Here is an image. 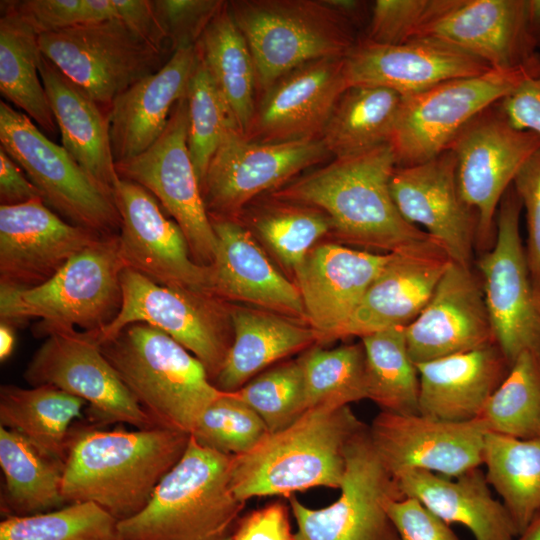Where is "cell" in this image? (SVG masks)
<instances>
[{"label":"cell","instance_id":"1","mask_svg":"<svg viewBox=\"0 0 540 540\" xmlns=\"http://www.w3.org/2000/svg\"><path fill=\"white\" fill-rule=\"evenodd\" d=\"M396 167L391 146L382 145L334 158L268 194L324 212L340 243L394 253L432 240L395 205L390 181Z\"/></svg>","mask_w":540,"mask_h":540},{"label":"cell","instance_id":"2","mask_svg":"<svg viewBox=\"0 0 540 540\" xmlns=\"http://www.w3.org/2000/svg\"><path fill=\"white\" fill-rule=\"evenodd\" d=\"M190 434L155 426L136 431L72 427L62 480L67 504L92 502L119 521L140 512L178 463Z\"/></svg>","mask_w":540,"mask_h":540},{"label":"cell","instance_id":"3","mask_svg":"<svg viewBox=\"0 0 540 540\" xmlns=\"http://www.w3.org/2000/svg\"><path fill=\"white\" fill-rule=\"evenodd\" d=\"M364 425L349 406L307 410L290 426L268 433L249 452L232 456L235 496L245 503L314 487L339 489L348 443Z\"/></svg>","mask_w":540,"mask_h":540},{"label":"cell","instance_id":"4","mask_svg":"<svg viewBox=\"0 0 540 540\" xmlns=\"http://www.w3.org/2000/svg\"><path fill=\"white\" fill-rule=\"evenodd\" d=\"M231 461L190 435L145 507L118 522V540H231L245 505L231 487Z\"/></svg>","mask_w":540,"mask_h":540},{"label":"cell","instance_id":"5","mask_svg":"<svg viewBox=\"0 0 540 540\" xmlns=\"http://www.w3.org/2000/svg\"><path fill=\"white\" fill-rule=\"evenodd\" d=\"M99 345L158 426L191 435L202 413L223 392L211 381L200 360L148 324H130Z\"/></svg>","mask_w":540,"mask_h":540},{"label":"cell","instance_id":"6","mask_svg":"<svg viewBox=\"0 0 540 540\" xmlns=\"http://www.w3.org/2000/svg\"><path fill=\"white\" fill-rule=\"evenodd\" d=\"M124 269L118 235L102 237L39 286L0 284L1 322L13 326L38 318L33 329L37 337L75 327L98 333L120 310Z\"/></svg>","mask_w":540,"mask_h":540},{"label":"cell","instance_id":"7","mask_svg":"<svg viewBox=\"0 0 540 540\" xmlns=\"http://www.w3.org/2000/svg\"><path fill=\"white\" fill-rule=\"evenodd\" d=\"M228 5L252 53L258 91L307 62L345 57L359 40L356 27L325 0H234Z\"/></svg>","mask_w":540,"mask_h":540},{"label":"cell","instance_id":"8","mask_svg":"<svg viewBox=\"0 0 540 540\" xmlns=\"http://www.w3.org/2000/svg\"><path fill=\"white\" fill-rule=\"evenodd\" d=\"M120 281V310L111 323L93 333L98 343L130 324H148L191 352L214 382L233 341L231 304L209 292L158 284L128 268Z\"/></svg>","mask_w":540,"mask_h":540},{"label":"cell","instance_id":"9","mask_svg":"<svg viewBox=\"0 0 540 540\" xmlns=\"http://www.w3.org/2000/svg\"><path fill=\"white\" fill-rule=\"evenodd\" d=\"M0 144L41 192L44 203L60 217L101 236L119 234L121 218L114 198L63 146L47 138L26 114L3 100Z\"/></svg>","mask_w":540,"mask_h":540},{"label":"cell","instance_id":"10","mask_svg":"<svg viewBox=\"0 0 540 540\" xmlns=\"http://www.w3.org/2000/svg\"><path fill=\"white\" fill-rule=\"evenodd\" d=\"M40 50L104 108L165 63L163 51L119 19L77 25L38 36Z\"/></svg>","mask_w":540,"mask_h":540},{"label":"cell","instance_id":"11","mask_svg":"<svg viewBox=\"0 0 540 540\" xmlns=\"http://www.w3.org/2000/svg\"><path fill=\"white\" fill-rule=\"evenodd\" d=\"M529 75L535 74L491 69L403 96L389 144L397 167L416 165L447 151L474 117L501 101Z\"/></svg>","mask_w":540,"mask_h":540},{"label":"cell","instance_id":"12","mask_svg":"<svg viewBox=\"0 0 540 540\" xmlns=\"http://www.w3.org/2000/svg\"><path fill=\"white\" fill-rule=\"evenodd\" d=\"M539 149L540 136L513 127L497 103L474 117L450 144L461 196L478 217L476 247L484 252L494 244L503 196Z\"/></svg>","mask_w":540,"mask_h":540},{"label":"cell","instance_id":"13","mask_svg":"<svg viewBox=\"0 0 540 540\" xmlns=\"http://www.w3.org/2000/svg\"><path fill=\"white\" fill-rule=\"evenodd\" d=\"M339 489L336 501L318 509L289 496L295 540H400L385 505L404 495L378 456L366 424L348 443Z\"/></svg>","mask_w":540,"mask_h":540},{"label":"cell","instance_id":"14","mask_svg":"<svg viewBox=\"0 0 540 540\" xmlns=\"http://www.w3.org/2000/svg\"><path fill=\"white\" fill-rule=\"evenodd\" d=\"M521 211L511 186L497 211L494 244L477 261L495 343L510 367L524 352L540 357V306L520 234Z\"/></svg>","mask_w":540,"mask_h":540},{"label":"cell","instance_id":"15","mask_svg":"<svg viewBox=\"0 0 540 540\" xmlns=\"http://www.w3.org/2000/svg\"><path fill=\"white\" fill-rule=\"evenodd\" d=\"M329 157L320 138L257 143L232 128L213 155L201 187L207 213L210 219L238 220L260 195L283 187Z\"/></svg>","mask_w":540,"mask_h":540},{"label":"cell","instance_id":"16","mask_svg":"<svg viewBox=\"0 0 540 540\" xmlns=\"http://www.w3.org/2000/svg\"><path fill=\"white\" fill-rule=\"evenodd\" d=\"M187 98L180 99L159 138L141 154L115 163L118 176L147 189L173 217L193 259L212 265L217 238L202 196L188 144Z\"/></svg>","mask_w":540,"mask_h":540},{"label":"cell","instance_id":"17","mask_svg":"<svg viewBox=\"0 0 540 540\" xmlns=\"http://www.w3.org/2000/svg\"><path fill=\"white\" fill-rule=\"evenodd\" d=\"M24 372L32 386L52 385L87 402L100 422L156 425L122 382L90 332L51 331Z\"/></svg>","mask_w":540,"mask_h":540},{"label":"cell","instance_id":"18","mask_svg":"<svg viewBox=\"0 0 540 540\" xmlns=\"http://www.w3.org/2000/svg\"><path fill=\"white\" fill-rule=\"evenodd\" d=\"M114 202L121 218L119 253L125 268L164 286L213 294L211 265L193 259L181 228L165 217L147 189L119 177Z\"/></svg>","mask_w":540,"mask_h":540},{"label":"cell","instance_id":"19","mask_svg":"<svg viewBox=\"0 0 540 540\" xmlns=\"http://www.w3.org/2000/svg\"><path fill=\"white\" fill-rule=\"evenodd\" d=\"M369 433L392 476L415 469L455 478L483 465L487 430L479 419L455 422L381 411Z\"/></svg>","mask_w":540,"mask_h":540},{"label":"cell","instance_id":"20","mask_svg":"<svg viewBox=\"0 0 540 540\" xmlns=\"http://www.w3.org/2000/svg\"><path fill=\"white\" fill-rule=\"evenodd\" d=\"M390 190L407 222L423 226L451 261L471 267L478 217L461 196L450 150L416 165L396 167Z\"/></svg>","mask_w":540,"mask_h":540},{"label":"cell","instance_id":"21","mask_svg":"<svg viewBox=\"0 0 540 540\" xmlns=\"http://www.w3.org/2000/svg\"><path fill=\"white\" fill-rule=\"evenodd\" d=\"M344 65L345 57L323 58L283 75L257 100L245 138L257 143L320 138L348 88Z\"/></svg>","mask_w":540,"mask_h":540},{"label":"cell","instance_id":"22","mask_svg":"<svg viewBox=\"0 0 540 540\" xmlns=\"http://www.w3.org/2000/svg\"><path fill=\"white\" fill-rule=\"evenodd\" d=\"M102 237L67 222L42 199L0 206V284L39 286Z\"/></svg>","mask_w":540,"mask_h":540},{"label":"cell","instance_id":"23","mask_svg":"<svg viewBox=\"0 0 540 540\" xmlns=\"http://www.w3.org/2000/svg\"><path fill=\"white\" fill-rule=\"evenodd\" d=\"M405 337L415 364L495 343L482 281L471 267L451 261Z\"/></svg>","mask_w":540,"mask_h":540},{"label":"cell","instance_id":"24","mask_svg":"<svg viewBox=\"0 0 540 540\" xmlns=\"http://www.w3.org/2000/svg\"><path fill=\"white\" fill-rule=\"evenodd\" d=\"M389 258L390 253L376 254L338 243L318 244L309 251L293 273L317 343L340 338Z\"/></svg>","mask_w":540,"mask_h":540},{"label":"cell","instance_id":"25","mask_svg":"<svg viewBox=\"0 0 540 540\" xmlns=\"http://www.w3.org/2000/svg\"><path fill=\"white\" fill-rule=\"evenodd\" d=\"M350 86H377L402 96L441 82L481 75L492 68L479 58L434 36L397 45H381L359 38L345 56Z\"/></svg>","mask_w":540,"mask_h":540},{"label":"cell","instance_id":"26","mask_svg":"<svg viewBox=\"0 0 540 540\" xmlns=\"http://www.w3.org/2000/svg\"><path fill=\"white\" fill-rule=\"evenodd\" d=\"M427 35L462 49L492 69L540 71V50L528 28L525 0H451Z\"/></svg>","mask_w":540,"mask_h":540},{"label":"cell","instance_id":"27","mask_svg":"<svg viewBox=\"0 0 540 540\" xmlns=\"http://www.w3.org/2000/svg\"><path fill=\"white\" fill-rule=\"evenodd\" d=\"M450 263L448 254L433 239L390 253L339 339L361 338L410 324L430 300Z\"/></svg>","mask_w":540,"mask_h":540},{"label":"cell","instance_id":"28","mask_svg":"<svg viewBox=\"0 0 540 540\" xmlns=\"http://www.w3.org/2000/svg\"><path fill=\"white\" fill-rule=\"evenodd\" d=\"M210 220L217 238L213 294L308 324L298 287L274 267L251 231L239 220Z\"/></svg>","mask_w":540,"mask_h":540},{"label":"cell","instance_id":"29","mask_svg":"<svg viewBox=\"0 0 540 540\" xmlns=\"http://www.w3.org/2000/svg\"><path fill=\"white\" fill-rule=\"evenodd\" d=\"M196 60L195 45L179 47L158 71L113 100L109 125L115 163L141 154L159 138L173 108L187 94Z\"/></svg>","mask_w":540,"mask_h":540},{"label":"cell","instance_id":"30","mask_svg":"<svg viewBox=\"0 0 540 540\" xmlns=\"http://www.w3.org/2000/svg\"><path fill=\"white\" fill-rule=\"evenodd\" d=\"M416 366L419 413L455 422L477 419L510 370L496 343Z\"/></svg>","mask_w":540,"mask_h":540},{"label":"cell","instance_id":"31","mask_svg":"<svg viewBox=\"0 0 540 540\" xmlns=\"http://www.w3.org/2000/svg\"><path fill=\"white\" fill-rule=\"evenodd\" d=\"M40 77L61 133L62 146L109 195L119 180L112 152L109 110L42 54Z\"/></svg>","mask_w":540,"mask_h":540},{"label":"cell","instance_id":"32","mask_svg":"<svg viewBox=\"0 0 540 540\" xmlns=\"http://www.w3.org/2000/svg\"><path fill=\"white\" fill-rule=\"evenodd\" d=\"M393 477L404 496L417 499L448 525L464 526L475 540H514L518 535L480 467L455 478L415 469Z\"/></svg>","mask_w":540,"mask_h":540},{"label":"cell","instance_id":"33","mask_svg":"<svg viewBox=\"0 0 540 540\" xmlns=\"http://www.w3.org/2000/svg\"><path fill=\"white\" fill-rule=\"evenodd\" d=\"M233 341L213 382L234 392L274 362L317 343L306 323L264 309L231 304Z\"/></svg>","mask_w":540,"mask_h":540},{"label":"cell","instance_id":"34","mask_svg":"<svg viewBox=\"0 0 540 540\" xmlns=\"http://www.w3.org/2000/svg\"><path fill=\"white\" fill-rule=\"evenodd\" d=\"M238 130L244 135L255 112L257 73L252 53L225 1L195 45Z\"/></svg>","mask_w":540,"mask_h":540},{"label":"cell","instance_id":"35","mask_svg":"<svg viewBox=\"0 0 540 540\" xmlns=\"http://www.w3.org/2000/svg\"><path fill=\"white\" fill-rule=\"evenodd\" d=\"M87 402L52 385L0 388V426L25 437L41 453L65 463L71 425Z\"/></svg>","mask_w":540,"mask_h":540},{"label":"cell","instance_id":"36","mask_svg":"<svg viewBox=\"0 0 540 540\" xmlns=\"http://www.w3.org/2000/svg\"><path fill=\"white\" fill-rule=\"evenodd\" d=\"M64 465L63 461L41 453L20 433L0 426L4 518L48 512L67 505L62 494Z\"/></svg>","mask_w":540,"mask_h":540},{"label":"cell","instance_id":"37","mask_svg":"<svg viewBox=\"0 0 540 540\" xmlns=\"http://www.w3.org/2000/svg\"><path fill=\"white\" fill-rule=\"evenodd\" d=\"M402 98L384 87H348L334 106L321 141L334 158L390 144Z\"/></svg>","mask_w":540,"mask_h":540},{"label":"cell","instance_id":"38","mask_svg":"<svg viewBox=\"0 0 540 540\" xmlns=\"http://www.w3.org/2000/svg\"><path fill=\"white\" fill-rule=\"evenodd\" d=\"M38 34L19 16L1 8L0 18V92L24 111L46 133L56 135L53 115L39 66L42 52Z\"/></svg>","mask_w":540,"mask_h":540},{"label":"cell","instance_id":"39","mask_svg":"<svg viewBox=\"0 0 540 540\" xmlns=\"http://www.w3.org/2000/svg\"><path fill=\"white\" fill-rule=\"evenodd\" d=\"M483 464L487 482L501 497L519 535L540 512V438L487 432Z\"/></svg>","mask_w":540,"mask_h":540},{"label":"cell","instance_id":"40","mask_svg":"<svg viewBox=\"0 0 540 540\" xmlns=\"http://www.w3.org/2000/svg\"><path fill=\"white\" fill-rule=\"evenodd\" d=\"M406 326L361 337L365 352L367 399L383 412L419 413L420 381L406 343Z\"/></svg>","mask_w":540,"mask_h":540},{"label":"cell","instance_id":"41","mask_svg":"<svg viewBox=\"0 0 540 540\" xmlns=\"http://www.w3.org/2000/svg\"><path fill=\"white\" fill-rule=\"evenodd\" d=\"M247 220L256 235L292 272L324 236L331 235V222L318 208L266 194L255 199L238 220Z\"/></svg>","mask_w":540,"mask_h":540},{"label":"cell","instance_id":"42","mask_svg":"<svg viewBox=\"0 0 540 540\" xmlns=\"http://www.w3.org/2000/svg\"><path fill=\"white\" fill-rule=\"evenodd\" d=\"M477 419L487 432L540 438V357L532 352L518 356Z\"/></svg>","mask_w":540,"mask_h":540},{"label":"cell","instance_id":"43","mask_svg":"<svg viewBox=\"0 0 540 540\" xmlns=\"http://www.w3.org/2000/svg\"><path fill=\"white\" fill-rule=\"evenodd\" d=\"M298 359L304 374L307 410L349 406L367 399L362 343L333 349L314 347Z\"/></svg>","mask_w":540,"mask_h":540},{"label":"cell","instance_id":"44","mask_svg":"<svg viewBox=\"0 0 540 540\" xmlns=\"http://www.w3.org/2000/svg\"><path fill=\"white\" fill-rule=\"evenodd\" d=\"M118 520L92 502L0 522V540H118Z\"/></svg>","mask_w":540,"mask_h":540},{"label":"cell","instance_id":"45","mask_svg":"<svg viewBox=\"0 0 540 540\" xmlns=\"http://www.w3.org/2000/svg\"><path fill=\"white\" fill-rule=\"evenodd\" d=\"M186 98L188 105V150L202 187L213 155L228 131L237 128V126L198 53Z\"/></svg>","mask_w":540,"mask_h":540},{"label":"cell","instance_id":"46","mask_svg":"<svg viewBox=\"0 0 540 540\" xmlns=\"http://www.w3.org/2000/svg\"><path fill=\"white\" fill-rule=\"evenodd\" d=\"M234 392L259 415L269 433L290 426L307 411L299 359L259 374Z\"/></svg>","mask_w":540,"mask_h":540},{"label":"cell","instance_id":"47","mask_svg":"<svg viewBox=\"0 0 540 540\" xmlns=\"http://www.w3.org/2000/svg\"><path fill=\"white\" fill-rule=\"evenodd\" d=\"M269 430L235 392H222L202 413L191 437L201 446L239 456L252 450Z\"/></svg>","mask_w":540,"mask_h":540},{"label":"cell","instance_id":"48","mask_svg":"<svg viewBox=\"0 0 540 540\" xmlns=\"http://www.w3.org/2000/svg\"><path fill=\"white\" fill-rule=\"evenodd\" d=\"M451 0H377L373 3L365 36L381 45H397L425 36Z\"/></svg>","mask_w":540,"mask_h":540},{"label":"cell","instance_id":"49","mask_svg":"<svg viewBox=\"0 0 540 540\" xmlns=\"http://www.w3.org/2000/svg\"><path fill=\"white\" fill-rule=\"evenodd\" d=\"M38 34L77 25L117 19L116 0H21L1 1Z\"/></svg>","mask_w":540,"mask_h":540},{"label":"cell","instance_id":"50","mask_svg":"<svg viewBox=\"0 0 540 540\" xmlns=\"http://www.w3.org/2000/svg\"><path fill=\"white\" fill-rule=\"evenodd\" d=\"M220 0H152L156 20L174 52L194 46L222 8Z\"/></svg>","mask_w":540,"mask_h":540},{"label":"cell","instance_id":"51","mask_svg":"<svg viewBox=\"0 0 540 540\" xmlns=\"http://www.w3.org/2000/svg\"><path fill=\"white\" fill-rule=\"evenodd\" d=\"M512 186L525 210V255L535 297L540 306V149L520 169Z\"/></svg>","mask_w":540,"mask_h":540},{"label":"cell","instance_id":"52","mask_svg":"<svg viewBox=\"0 0 540 540\" xmlns=\"http://www.w3.org/2000/svg\"><path fill=\"white\" fill-rule=\"evenodd\" d=\"M385 507L400 540H460L450 525L413 497L390 498Z\"/></svg>","mask_w":540,"mask_h":540},{"label":"cell","instance_id":"53","mask_svg":"<svg viewBox=\"0 0 540 540\" xmlns=\"http://www.w3.org/2000/svg\"><path fill=\"white\" fill-rule=\"evenodd\" d=\"M232 540H295L287 506L274 502L252 511L238 522Z\"/></svg>","mask_w":540,"mask_h":540},{"label":"cell","instance_id":"54","mask_svg":"<svg viewBox=\"0 0 540 540\" xmlns=\"http://www.w3.org/2000/svg\"><path fill=\"white\" fill-rule=\"evenodd\" d=\"M497 104L513 127L540 136V71L525 77Z\"/></svg>","mask_w":540,"mask_h":540},{"label":"cell","instance_id":"55","mask_svg":"<svg viewBox=\"0 0 540 540\" xmlns=\"http://www.w3.org/2000/svg\"><path fill=\"white\" fill-rule=\"evenodd\" d=\"M42 199L38 188L28 179L22 168L0 147V203L15 206Z\"/></svg>","mask_w":540,"mask_h":540},{"label":"cell","instance_id":"56","mask_svg":"<svg viewBox=\"0 0 540 540\" xmlns=\"http://www.w3.org/2000/svg\"><path fill=\"white\" fill-rule=\"evenodd\" d=\"M326 3L350 21L355 27L365 16L366 2L356 0H325Z\"/></svg>","mask_w":540,"mask_h":540},{"label":"cell","instance_id":"57","mask_svg":"<svg viewBox=\"0 0 540 540\" xmlns=\"http://www.w3.org/2000/svg\"><path fill=\"white\" fill-rule=\"evenodd\" d=\"M528 28L540 50V0H525Z\"/></svg>","mask_w":540,"mask_h":540},{"label":"cell","instance_id":"58","mask_svg":"<svg viewBox=\"0 0 540 540\" xmlns=\"http://www.w3.org/2000/svg\"><path fill=\"white\" fill-rule=\"evenodd\" d=\"M15 343L13 326L8 323L0 324V360L5 361L12 353Z\"/></svg>","mask_w":540,"mask_h":540},{"label":"cell","instance_id":"59","mask_svg":"<svg viewBox=\"0 0 540 540\" xmlns=\"http://www.w3.org/2000/svg\"><path fill=\"white\" fill-rule=\"evenodd\" d=\"M514 540H540V512Z\"/></svg>","mask_w":540,"mask_h":540},{"label":"cell","instance_id":"60","mask_svg":"<svg viewBox=\"0 0 540 540\" xmlns=\"http://www.w3.org/2000/svg\"><path fill=\"white\" fill-rule=\"evenodd\" d=\"M232 540V539H231Z\"/></svg>","mask_w":540,"mask_h":540}]
</instances>
